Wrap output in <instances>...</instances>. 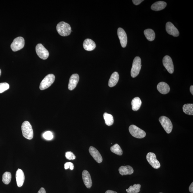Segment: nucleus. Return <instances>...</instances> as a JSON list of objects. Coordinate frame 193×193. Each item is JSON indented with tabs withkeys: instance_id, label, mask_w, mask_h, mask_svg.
<instances>
[{
	"instance_id": "2eb2a0df",
	"label": "nucleus",
	"mask_w": 193,
	"mask_h": 193,
	"mask_svg": "<svg viewBox=\"0 0 193 193\" xmlns=\"http://www.w3.org/2000/svg\"><path fill=\"white\" fill-rule=\"evenodd\" d=\"M79 79L78 74H74L71 76L68 86V89L70 91L74 89L78 83Z\"/></svg>"
},
{
	"instance_id": "2f4dec72",
	"label": "nucleus",
	"mask_w": 193,
	"mask_h": 193,
	"mask_svg": "<svg viewBox=\"0 0 193 193\" xmlns=\"http://www.w3.org/2000/svg\"><path fill=\"white\" fill-rule=\"evenodd\" d=\"M70 168L71 170H73L74 168V165L72 162H66L64 164V169H67Z\"/></svg>"
},
{
	"instance_id": "a211bd4d",
	"label": "nucleus",
	"mask_w": 193,
	"mask_h": 193,
	"mask_svg": "<svg viewBox=\"0 0 193 193\" xmlns=\"http://www.w3.org/2000/svg\"><path fill=\"white\" fill-rule=\"evenodd\" d=\"M157 89L161 93L163 94L169 93L170 91L169 85L164 82L159 83L157 86Z\"/></svg>"
},
{
	"instance_id": "4468645a",
	"label": "nucleus",
	"mask_w": 193,
	"mask_h": 193,
	"mask_svg": "<svg viewBox=\"0 0 193 193\" xmlns=\"http://www.w3.org/2000/svg\"><path fill=\"white\" fill-rule=\"evenodd\" d=\"M82 179L84 183L86 188H90L92 185L91 176L89 172L85 170L82 173Z\"/></svg>"
},
{
	"instance_id": "9b49d317",
	"label": "nucleus",
	"mask_w": 193,
	"mask_h": 193,
	"mask_svg": "<svg viewBox=\"0 0 193 193\" xmlns=\"http://www.w3.org/2000/svg\"><path fill=\"white\" fill-rule=\"evenodd\" d=\"M118 35L122 47L125 48L127 43V37L126 33L122 28H119L117 30Z\"/></svg>"
},
{
	"instance_id": "473e14b6",
	"label": "nucleus",
	"mask_w": 193,
	"mask_h": 193,
	"mask_svg": "<svg viewBox=\"0 0 193 193\" xmlns=\"http://www.w3.org/2000/svg\"><path fill=\"white\" fill-rule=\"evenodd\" d=\"M143 1V0H133V3L135 5H138L142 3Z\"/></svg>"
},
{
	"instance_id": "c756f323",
	"label": "nucleus",
	"mask_w": 193,
	"mask_h": 193,
	"mask_svg": "<svg viewBox=\"0 0 193 193\" xmlns=\"http://www.w3.org/2000/svg\"><path fill=\"white\" fill-rule=\"evenodd\" d=\"M43 137L47 140H52L53 138V133L50 131H46L43 134Z\"/></svg>"
},
{
	"instance_id": "e433bc0d",
	"label": "nucleus",
	"mask_w": 193,
	"mask_h": 193,
	"mask_svg": "<svg viewBox=\"0 0 193 193\" xmlns=\"http://www.w3.org/2000/svg\"><path fill=\"white\" fill-rule=\"evenodd\" d=\"M190 91L191 93L192 94V95H193V86H191L190 87Z\"/></svg>"
},
{
	"instance_id": "9d476101",
	"label": "nucleus",
	"mask_w": 193,
	"mask_h": 193,
	"mask_svg": "<svg viewBox=\"0 0 193 193\" xmlns=\"http://www.w3.org/2000/svg\"><path fill=\"white\" fill-rule=\"evenodd\" d=\"M163 64L169 73L173 74L174 72V66L173 60L169 56H166L163 59Z\"/></svg>"
},
{
	"instance_id": "5701e85b",
	"label": "nucleus",
	"mask_w": 193,
	"mask_h": 193,
	"mask_svg": "<svg viewBox=\"0 0 193 193\" xmlns=\"http://www.w3.org/2000/svg\"><path fill=\"white\" fill-rule=\"evenodd\" d=\"M144 35L148 41H152L155 38V34L154 30L152 29H146L144 31Z\"/></svg>"
},
{
	"instance_id": "b1692460",
	"label": "nucleus",
	"mask_w": 193,
	"mask_h": 193,
	"mask_svg": "<svg viewBox=\"0 0 193 193\" xmlns=\"http://www.w3.org/2000/svg\"><path fill=\"white\" fill-rule=\"evenodd\" d=\"M104 118L107 125L110 126L112 125L114 123V117L112 115L104 113Z\"/></svg>"
},
{
	"instance_id": "4c0bfd02",
	"label": "nucleus",
	"mask_w": 193,
	"mask_h": 193,
	"mask_svg": "<svg viewBox=\"0 0 193 193\" xmlns=\"http://www.w3.org/2000/svg\"><path fill=\"white\" fill-rule=\"evenodd\" d=\"M1 69H0V76H1Z\"/></svg>"
},
{
	"instance_id": "7ed1b4c3",
	"label": "nucleus",
	"mask_w": 193,
	"mask_h": 193,
	"mask_svg": "<svg viewBox=\"0 0 193 193\" xmlns=\"http://www.w3.org/2000/svg\"><path fill=\"white\" fill-rule=\"evenodd\" d=\"M141 68V59L139 56H136L133 61L131 74L132 77L135 78L139 75Z\"/></svg>"
},
{
	"instance_id": "58836bf2",
	"label": "nucleus",
	"mask_w": 193,
	"mask_h": 193,
	"mask_svg": "<svg viewBox=\"0 0 193 193\" xmlns=\"http://www.w3.org/2000/svg\"></svg>"
},
{
	"instance_id": "dca6fc26",
	"label": "nucleus",
	"mask_w": 193,
	"mask_h": 193,
	"mask_svg": "<svg viewBox=\"0 0 193 193\" xmlns=\"http://www.w3.org/2000/svg\"><path fill=\"white\" fill-rule=\"evenodd\" d=\"M16 177L17 186L18 187H21L24 184L25 180L24 174L22 169H18L17 170Z\"/></svg>"
},
{
	"instance_id": "6ab92c4d",
	"label": "nucleus",
	"mask_w": 193,
	"mask_h": 193,
	"mask_svg": "<svg viewBox=\"0 0 193 193\" xmlns=\"http://www.w3.org/2000/svg\"><path fill=\"white\" fill-rule=\"evenodd\" d=\"M119 172L121 175H131L134 173L133 168L129 165L121 166L119 168Z\"/></svg>"
},
{
	"instance_id": "39448f33",
	"label": "nucleus",
	"mask_w": 193,
	"mask_h": 193,
	"mask_svg": "<svg viewBox=\"0 0 193 193\" xmlns=\"http://www.w3.org/2000/svg\"><path fill=\"white\" fill-rule=\"evenodd\" d=\"M129 131L131 135L137 138H142L145 137L146 133L144 130L135 125H131L129 127Z\"/></svg>"
},
{
	"instance_id": "bb28decb",
	"label": "nucleus",
	"mask_w": 193,
	"mask_h": 193,
	"mask_svg": "<svg viewBox=\"0 0 193 193\" xmlns=\"http://www.w3.org/2000/svg\"><path fill=\"white\" fill-rule=\"evenodd\" d=\"M110 150L111 152L119 156H121L123 154V151L118 144H115L111 147Z\"/></svg>"
},
{
	"instance_id": "412c9836",
	"label": "nucleus",
	"mask_w": 193,
	"mask_h": 193,
	"mask_svg": "<svg viewBox=\"0 0 193 193\" xmlns=\"http://www.w3.org/2000/svg\"><path fill=\"white\" fill-rule=\"evenodd\" d=\"M167 3L163 1H158L153 4L151 9L154 11H158L164 9L166 7Z\"/></svg>"
},
{
	"instance_id": "0eeeda50",
	"label": "nucleus",
	"mask_w": 193,
	"mask_h": 193,
	"mask_svg": "<svg viewBox=\"0 0 193 193\" xmlns=\"http://www.w3.org/2000/svg\"><path fill=\"white\" fill-rule=\"evenodd\" d=\"M25 45L24 38L19 37L14 39L10 46L11 49L14 52H16L22 49Z\"/></svg>"
},
{
	"instance_id": "72a5a7b5",
	"label": "nucleus",
	"mask_w": 193,
	"mask_h": 193,
	"mask_svg": "<svg viewBox=\"0 0 193 193\" xmlns=\"http://www.w3.org/2000/svg\"><path fill=\"white\" fill-rule=\"evenodd\" d=\"M38 193H46L45 189L43 188H41Z\"/></svg>"
},
{
	"instance_id": "ddd939ff",
	"label": "nucleus",
	"mask_w": 193,
	"mask_h": 193,
	"mask_svg": "<svg viewBox=\"0 0 193 193\" xmlns=\"http://www.w3.org/2000/svg\"><path fill=\"white\" fill-rule=\"evenodd\" d=\"M89 151L90 155L93 157L96 162L100 163L102 162V157L96 149L93 146H91L89 148Z\"/></svg>"
},
{
	"instance_id": "20e7f679",
	"label": "nucleus",
	"mask_w": 193,
	"mask_h": 193,
	"mask_svg": "<svg viewBox=\"0 0 193 193\" xmlns=\"http://www.w3.org/2000/svg\"><path fill=\"white\" fill-rule=\"evenodd\" d=\"M55 79V75L53 74L47 75L42 81L39 86L40 89L43 90L48 89L54 83Z\"/></svg>"
},
{
	"instance_id": "f704fd0d",
	"label": "nucleus",
	"mask_w": 193,
	"mask_h": 193,
	"mask_svg": "<svg viewBox=\"0 0 193 193\" xmlns=\"http://www.w3.org/2000/svg\"><path fill=\"white\" fill-rule=\"evenodd\" d=\"M189 190L190 192L193 193V182H192L189 188Z\"/></svg>"
},
{
	"instance_id": "f03ea898",
	"label": "nucleus",
	"mask_w": 193,
	"mask_h": 193,
	"mask_svg": "<svg viewBox=\"0 0 193 193\" xmlns=\"http://www.w3.org/2000/svg\"><path fill=\"white\" fill-rule=\"evenodd\" d=\"M21 128L24 137L29 140L32 139L33 137V131L30 123L28 121L24 122Z\"/></svg>"
},
{
	"instance_id": "6e6552de",
	"label": "nucleus",
	"mask_w": 193,
	"mask_h": 193,
	"mask_svg": "<svg viewBox=\"0 0 193 193\" xmlns=\"http://www.w3.org/2000/svg\"><path fill=\"white\" fill-rule=\"evenodd\" d=\"M37 55L43 60L47 59L49 56V52L42 44H38L35 47Z\"/></svg>"
},
{
	"instance_id": "f3484780",
	"label": "nucleus",
	"mask_w": 193,
	"mask_h": 193,
	"mask_svg": "<svg viewBox=\"0 0 193 193\" xmlns=\"http://www.w3.org/2000/svg\"><path fill=\"white\" fill-rule=\"evenodd\" d=\"M83 47L86 51H93L96 47V43L92 40L87 39L85 40L83 43Z\"/></svg>"
},
{
	"instance_id": "4be33fe9",
	"label": "nucleus",
	"mask_w": 193,
	"mask_h": 193,
	"mask_svg": "<svg viewBox=\"0 0 193 193\" xmlns=\"http://www.w3.org/2000/svg\"><path fill=\"white\" fill-rule=\"evenodd\" d=\"M132 109L134 111H137L140 108L142 104V101L138 97L134 98L131 102Z\"/></svg>"
},
{
	"instance_id": "393cba45",
	"label": "nucleus",
	"mask_w": 193,
	"mask_h": 193,
	"mask_svg": "<svg viewBox=\"0 0 193 193\" xmlns=\"http://www.w3.org/2000/svg\"><path fill=\"white\" fill-rule=\"evenodd\" d=\"M141 185L140 184H134L131 186L127 189L126 190L128 193H138L140 192Z\"/></svg>"
},
{
	"instance_id": "423d86ee",
	"label": "nucleus",
	"mask_w": 193,
	"mask_h": 193,
	"mask_svg": "<svg viewBox=\"0 0 193 193\" xmlns=\"http://www.w3.org/2000/svg\"><path fill=\"white\" fill-rule=\"evenodd\" d=\"M159 121L165 131L167 133H170L173 129V125L170 119L166 117L162 116L159 118Z\"/></svg>"
},
{
	"instance_id": "f8f14e48",
	"label": "nucleus",
	"mask_w": 193,
	"mask_h": 193,
	"mask_svg": "<svg viewBox=\"0 0 193 193\" xmlns=\"http://www.w3.org/2000/svg\"><path fill=\"white\" fill-rule=\"evenodd\" d=\"M166 29L169 34L175 37L179 36V32L174 25L170 22H168L166 25Z\"/></svg>"
},
{
	"instance_id": "a878e982",
	"label": "nucleus",
	"mask_w": 193,
	"mask_h": 193,
	"mask_svg": "<svg viewBox=\"0 0 193 193\" xmlns=\"http://www.w3.org/2000/svg\"><path fill=\"white\" fill-rule=\"evenodd\" d=\"M183 112L185 114L189 115H193V104H184L183 108Z\"/></svg>"
},
{
	"instance_id": "cd10ccee",
	"label": "nucleus",
	"mask_w": 193,
	"mask_h": 193,
	"mask_svg": "<svg viewBox=\"0 0 193 193\" xmlns=\"http://www.w3.org/2000/svg\"><path fill=\"white\" fill-rule=\"evenodd\" d=\"M12 179L11 173L10 172H6L3 174L2 181L6 184H9Z\"/></svg>"
},
{
	"instance_id": "c85d7f7f",
	"label": "nucleus",
	"mask_w": 193,
	"mask_h": 193,
	"mask_svg": "<svg viewBox=\"0 0 193 193\" xmlns=\"http://www.w3.org/2000/svg\"><path fill=\"white\" fill-rule=\"evenodd\" d=\"M9 85L7 83H0V93H2L3 92L9 89Z\"/></svg>"
},
{
	"instance_id": "7c9ffc66",
	"label": "nucleus",
	"mask_w": 193,
	"mask_h": 193,
	"mask_svg": "<svg viewBox=\"0 0 193 193\" xmlns=\"http://www.w3.org/2000/svg\"><path fill=\"white\" fill-rule=\"evenodd\" d=\"M65 155L67 159H69V160H74L76 158V157L74 154L71 151L66 152Z\"/></svg>"
},
{
	"instance_id": "1a4fd4ad",
	"label": "nucleus",
	"mask_w": 193,
	"mask_h": 193,
	"mask_svg": "<svg viewBox=\"0 0 193 193\" xmlns=\"http://www.w3.org/2000/svg\"><path fill=\"white\" fill-rule=\"evenodd\" d=\"M146 159L149 163L154 169H158L160 167V163L157 159L156 155L154 153H148L146 156Z\"/></svg>"
},
{
	"instance_id": "f257e3e1",
	"label": "nucleus",
	"mask_w": 193,
	"mask_h": 193,
	"mask_svg": "<svg viewBox=\"0 0 193 193\" xmlns=\"http://www.w3.org/2000/svg\"><path fill=\"white\" fill-rule=\"evenodd\" d=\"M56 29L58 34L63 37L68 36L72 31L70 25L64 22L59 23L56 26Z\"/></svg>"
},
{
	"instance_id": "aec40b11",
	"label": "nucleus",
	"mask_w": 193,
	"mask_h": 193,
	"mask_svg": "<svg viewBox=\"0 0 193 193\" xmlns=\"http://www.w3.org/2000/svg\"><path fill=\"white\" fill-rule=\"evenodd\" d=\"M119 79V75L118 72H115L111 75L108 82V86L112 87L116 86L118 83Z\"/></svg>"
},
{
	"instance_id": "c9c22d12",
	"label": "nucleus",
	"mask_w": 193,
	"mask_h": 193,
	"mask_svg": "<svg viewBox=\"0 0 193 193\" xmlns=\"http://www.w3.org/2000/svg\"><path fill=\"white\" fill-rule=\"evenodd\" d=\"M105 193H117V192L114 191L108 190Z\"/></svg>"
}]
</instances>
